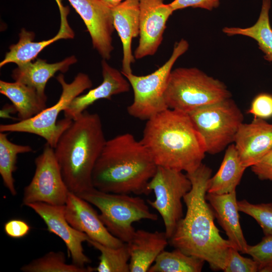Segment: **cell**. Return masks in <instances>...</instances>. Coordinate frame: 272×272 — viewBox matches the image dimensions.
Listing matches in <instances>:
<instances>
[{"instance_id": "cell-1", "label": "cell", "mask_w": 272, "mask_h": 272, "mask_svg": "<svg viewBox=\"0 0 272 272\" xmlns=\"http://www.w3.org/2000/svg\"><path fill=\"white\" fill-rule=\"evenodd\" d=\"M186 174L192 185L183 198L186 213L177 223L169 242L184 253L204 260L213 270H223L229 250L234 247L220 234L214 223V211L207 202L212 169L202 163L195 171Z\"/></svg>"}, {"instance_id": "cell-2", "label": "cell", "mask_w": 272, "mask_h": 272, "mask_svg": "<svg viewBox=\"0 0 272 272\" xmlns=\"http://www.w3.org/2000/svg\"><path fill=\"white\" fill-rule=\"evenodd\" d=\"M157 165L141 141L125 133L106 141L92 173L93 185L101 191L149 194L147 185Z\"/></svg>"}, {"instance_id": "cell-3", "label": "cell", "mask_w": 272, "mask_h": 272, "mask_svg": "<svg viewBox=\"0 0 272 272\" xmlns=\"http://www.w3.org/2000/svg\"><path fill=\"white\" fill-rule=\"evenodd\" d=\"M141 141L157 166L186 173L197 169L206 153L188 114L169 108L147 120Z\"/></svg>"}, {"instance_id": "cell-4", "label": "cell", "mask_w": 272, "mask_h": 272, "mask_svg": "<svg viewBox=\"0 0 272 272\" xmlns=\"http://www.w3.org/2000/svg\"><path fill=\"white\" fill-rule=\"evenodd\" d=\"M106 141L99 115L86 110L61 135L54 153L71 192L79 194L94 187L93 169Z\"/></svg>"}, {"instance_id": "cell-5", "label": "cell", "mask_w": 272, "mask_h": 272, "mask_svg": "<svg viewBox=\"0 0 272 272\" xmlns=\"http://www.w3.org/2000/svg\"><path fill=\"white\" fill-rule=\"evenodd\" d=\"M231 97L224 83L196 67L172 70L164 94L168 108L186 113Z\"/></svg>"}, {"instance_id": "cell-6", "label": "cell", "mask_w": 272, "mask_h": 272, "mask_svg": "<svg viewBox=\"0 0 272 272\" xmlns=\"http://www.w3.org/2000/svg\"><path fill=\"white\" fill-rule=\"evenodd\" d=\"M77 195L99 210L100 219L109 232L124 243L135 233L133 223L158 219L157 215L151 212L145 200L139 196L105 192L94 187Z\"/></svg>"}, {"instance_id": "cell-7", "label": "cell", "mask_w": 272, "mask_h": 272, "mask_svg": "<svg viewBox=\"0 0 272 272\" xmlns=\"http://www.w3.org/2000/svg\"><path fill=\"white\" fill-rule=\"evenodd\" d=\"M56 80L61 86L62 91L55 104L46 107L28 119L11 124H1L0 132L34 134L43 138L46 141V144L54 148L61 135L73 120L65 117L57 121L59 113L64 111L75 98L93 85L89 76L83 73L78 74L70 83L66 82L63 75L61 74L57 76Z\"/></svg>"}, {"instance_id": "cell-8", "label": "cell", "mask_w": 272, "mask_h": 272, "mask_svg": "<svg viewBox=\"0 0 272 272\" xmlns=\"http://www.w3.org/2000/svg\"><path fill=\"white\" fill-rule=\"evenodd\" d=\"M205 144L206 153L214 155L234 142L243 115L234 100L227 98L187 113Z\"/></svg>"}, {"instance_id": "cell-9", "label": "cell", "mask_w": 272, "mask_h": 272, "mask_svg": "<svg viewBox=\"0 0 272 272\" xmlns=\"http://www.w3.org/2000/svg\"><path fill=\"white\" fill-rule=\"evenodd\" d=\"M188 48V42L182 39L175 43L168 60L152 73L145 76H137L132 73L124 75L133 92V101L127 108L131 116L148 120L168 108L164 97L168 79L175 62Z\"/></svg>"}, {"instance_id": "cell-10", "label": "cell", "mask_w": 272, "mask_h": 272, "mask_svg": "<svg viewBox=\"0 0 272 272\" xmlns=\"http://www.w3.org/2000/svg\"><path fill=\"white\" fill-rule=\"evenodd\" d=\"M192 187L191 182L182 171L157 166L149 182L147 189L154 191L155 199L148 203L160 214L168 238L183 217L182 199Z\"/></svg>"}, {"instance_id": "cell-11", "label": "cell", "mask_w": 272, "mask_h": 272, "mask_svg": "<svg viewBox=\"0 0 272 272\" xmlns=\"http://www.w3.org/2000/svg\"><path fill=\"white\" fill-rule=\"evenodd\" d=\"M33 178L24 190L23 205L44 202L54 206L65 204L70 191L63 179L54 149L46 144L35 160Z\"/></svg>"}, {"instance_id": "cell-12", "label": "cell", "mask_w": 272, "mask_h": 272, "mask_svg": "<svg viewBox=\"0 0 272 272\" xmlns=\"http://www.w3.org/2000/svg\"><path fill=\"white\" fill-rule=\"evenodd\" d=\"M68 1L83 20L94 48L104 59H109L115 29L112 9L101 0Z\"/></svg>"}, {"instance_id": "cell-13", "label": "cell", "mask_w": 272, "mask_h": 272, "mask_svg": "<svg viewBox=\"0 0 272 272\" xmlns=\"http://www.w3.org/2000/svg\"><path fill=\"white\" fill-rule=\"evenodd\" d=\"M139 42L135 59L153 55L163 37L166 23L174 12L164 0H139Z\"/></svg>"}, {"instance_id": "cell-14", "label": "cell", "mask_w": 272, "mask_h": 272, "mask_svg": "<svg viewBox=\"0 0 272 272\" xmlns=\"http://www.w3.org/2000/svg\"><path fill=\"white\" fill-rule=\"evenodd\" d=\"M33 210L44 221L47 230L60 238L64 242L72 258V263L86 267L90 263L85 254L83 243L89 238L85 233L73 227L66 219L64 205L54 206L44 202H34L26 206Z\"/></svg>"}, {"instance_id": "cell-15", "label": "cell", "mask_w": 272, "mask_h": 272, "mask_svg": "<svg viewBox=\"0 0 272 272\" xmlns=\"http://www.w3.org/2000/svg\"><path fill=\"white\" fill-rule=\"evenodd\" d=\"M64 214L69 224L90 239L115 248L124 243L109 232L90 203L71 191L64 205Z\"/></svg>"}, {"instance_id": "cell-16", "label": "cell", "mask_w": 272, "mask_h": 272, "mask_svg": "<svg viewBox=\"0 0 272 272\" xmlns=\"http://www.w3.org/2000/svg\"><path fill=\"white\" fill-rule=\"evenodd\" d=\"M233 143L243 165L251 167L272 149V123L258 118L243 122Z\"/></svg>"}, {"instance_id": "cell-17", "label": "cell", "mask_w": 272, "mask_h": 272, "mask_svg": "<svg viewBox=\"0 0 272 272\" xmlns=\"http://www.w3.org/2000/svg\"><path fill=\"white\" fill-rule=\"evenodd\" d=\"M101 65V84L86 94L75 98L63 111L65 118L74 120L96 101L103 99L111 100L115 95L129 91L130 85L121 72L111 66L104 59Z\"/></svg>"}, {"instance_id": "cell-18", "label": "cell", "mask_w": 272, "mask_h": 272, "mask_svg": "<svg viewBox=\"0 0 272 272\" xmlns=\"http://www.w3.org/2000/svg\"><path fill=\"white\" fill-rule=\"evenodd\" d=\"M61 14V26L58 33L53 38L41 41H33L35 34L23 28L19 34L18 42L11 45L9 51L0 63V67L9 63L17 66L31 62L46 46L60 39L73 38L74 33L66 20L67 10L62 6L59 7Z\"/></svg>"}, {"instance_id": "cell-19", "label": "cell", "mask_w": 272, "mask_h": 272, "mask_svg": "<svg viewBox=\"0 0 272 272\" xmlns=\"http://www.w3.org/2000/svg\"><path fill=\"white\" fill-rule=\"evenodd\" d=\"M114 28L119 36L123 51L121 73H132L135 58L132 53L133 38L139 35V0H124L112 9Z\"/></svg>"}, {"instance_id": "cell-20", "label": "cell", "mask_w": 272, "mask_h": 272, "mask_svg": "<svg viewBox=\"0 0 272 272\" xmlns=\"http://www.w3.org/2000/svg\"><path fill=\"white\" fill-rule=\"evenodd\" d=\"M206 198L228 240L239 252L246 254L248 244L239 222L236 191L223 194L207 193Z\"/></svg>"}, {"instance_id": "cell-21", "label": "cell", "mask_w": 272, "mask_h": 272, "mask_svg": "<svg viewBox=\"0 0 272 272\" xmlns=\"http://www.w3.org/2000/svg\"><path fill=\"white\" fill-rule=\"evenodd\" d=\"M169 242L165 232L135 230L126 243L130 255L129 271H148Z\"/></svg>"}, {"instance_id": "cell-22", "label": "cell", "mask_w": 272, "mask_h": 272, "mask_svg": "<svg viewBox=\"0 0 272 272\" xmlns=\"http://www.w3.org/2000/svg\"><path fill=\"white\" fill-rule=\"evenodd\" d=\"M76 62L74 55L53 63L37 58L34 62L18 66L13 71L12 77L15 81L34 88L41 96L47 98L45 88L48 81L58 71L66 72L70 66Z\"/></svg>"}, {"instance_id": "cell-23", "label": "cell", "mask_w": 272, "mask_h": 272, "mask_svg": "<svg viewBox=\"0 0 272 272\" xmlns=\"http://www.w3.org/2000/svg\"><path fill=\"white\" fill-rule=\"evenodd\" d=\"M0 93L11 101L19 121L28 119L47 107V98L41 96L34 88L18 82L1 80Z\"/></svg>"}, {"instance_id": "cell-24", "label": "cell", "mask_w": 272, "mask_h": 272, "mask_svg": "<svg viewBox=\"0 0 272 272\" xmlns=\"http://www.w3.org/2000/svg\"><path fill=\"white\" fill-rule=\"evenodd\" d=\"M247 168L243 165L234 144L228 146L215 175L209 179L207 192L223 194L236 191Z\"/></svg>"}, {"instance_id": "cell-25", "label": "cell", "mask_w": 272, "mask_h": 272, "mask_svg": "<svg viewBox=\"0 0 272 272\" xmlns=\"http://www.w3.org/2000/svg\"><path fill=\"white\" fill-rule=\"evenodd\" d=\"M270 0H262L261 10L255 23L249 27H225L222 31L228 36L242 35L254 39L264 54V59L272 62V28L269 20Z\"/></svg>"}, {"instance_id": "cell-26", "label": "cell", "mask_w": 272, "mask_h": 272, "mask_svg": "<svg viewBox=\"0 0 272 272\" xmlns=\"http://www.w3.org/2000/svg\"><path fill=\"white\" fill-rule=\"evenodd\" d=\"M205 261L187 255L178 248L172 251H163L148 272H200Z\"/></svg>"}, {"instance_id": "cell-27", "label": "cell", "mask_w": 272, "mask_h": 272, "mask_svg": "<svg viewBox=\"0 0 272 272\" xmlns=\"http://www.w3.org/2000/svg\"><path fill=\"white\" fill-rule=\"evenodd\" d=\"M32 151L30 146L13 143L6 132H0V174L4 185L12 195L17 194L13 174L17 169V156Z\"/></svg>"}, {"instance_id": "cell-28", "label": "cell", "mask_w": 272, "mask_h": 272, "mask_svg": "<svg viewBox=\"0 0 272 272\" xmlns=\"http://www.w3.org/2000/svg\"><path fill=\"white\" fill-rule=\"evenodd\" d=\"M100 252L99 262L94 271L98 272H129L130 255L126 243L119 247H112L89 239L87 241Z\"/></svg>"}, {"instance_id": "cell-29", "label": "cell", "mask_w": 272, "mask_h": 272, "mask_svg": "<svg viewBox=\"0 0 272 272\" xmlns=\"http://www.w3.org/2000/svg\"><path fill=\"white\" fill-rule=\"evenodd\" d=\"M23 272H91L94 268L80 267L66 262L65 254L62 251H50L22 266Z\"/></svg>"}, {"instance_id": "cell-30", "label": "cell", "mask_w": 272, "mask_h": 272, "mask_svg": "<svg viewBox=\"0 0 272 272\" xmlns=\"http://www.w3.org/2000/svg\"><path fill=\"white\" fill-rule=\"evenodd\" d=\"M238 210L253 218L264 235H272V202L253 204L246 199L237 201Z\"/></svg>"}, {"instance_id": "cell-31", "label": "cell", "mask_w": 272, "mask_h": 272, "mask_svg": "<svg viewBox=\"0 0 272 272\" xmlns=\"http://www.w3.org/2000/svg\"><path fill=\"white\" fill-rule=\"evenodd\" d=\"M246 254L256 261L258 271L272 272V235H265L256 245H248Z\"/></svg>"}, {"instance_id": "cell-32", "label": "cell", "mask_w": 272, "mask_h": 272, "mask_svg": "<svg viewBox=\"0 0 272 272\" xmlns=\"http://www.w3.org/2000/svg\"><path fill=\"white\" fill-rule=\"evenodd\" d=\"M224 272H256L258 271V266L256 261L252 258H246L240 254L234 247H231Z\"/></svg>"}, {"instance_id": "cell-33", "label": "cell", "mask_w": 272, "mask_h": 272, "mask_svg": "<svg viewBox=\"0 0 272 272\" xmlns=\"http://www.w3.org/2000/svg\"><path fill=\"white\" fill-rule=\"evenodd\" d=\"M248 112L254 118L267 119L272 117V95L262 93L253 99Z\"/></svg>"}, {"instance_id": "cell-34", "label": "cell", "mask_w": 272, "mask_h": 272, "mask_svg": "<svg viewBox=\"0 0 272 272\" xmlns=\"http://www.w3.org/2000/svg\"><path fill=\"white\" fill-rule=\"evenodd\" d=\"M220 3V0H174L169 5L174 11L188 7L212 11L218 8Z\"/></svg>"}, {"instance_id": "cell-35", "label": "cell", "mask_w": 272, "mask_h": 272, "mask_svg": "<svg viewBox=\"0 0 272 272\" xmlns=\"http://www.w3.org/2000/svg\"><path fill=\"white\" fill-rule=\"evenodd\" d=\"M4 229L9 237L22 238L29 234L31 230L30 225L25 221L19 219H13L6 222Z\"/></svg>"}, {"instance_id": "cell-36", "label": "cell", "mask_w": 272, "mask_h": 272, "mask_svg": "<svg viewBox=\"0 0 272 272\" xmlns=\"http://www.w3.org/2000/svg\"><path fill=\"white\" fill-rule=\"evenodd\" d=\"M251 168L260 180L272 181V149Z\"/></svg>"}, {"instance_id": "cell-37", "label": "cell", "mask_w": 272, "mask_h": 272, "mask_svg": "<svg viewBox=\"0 0 272 272\" xmlns=\"http://www.w3.org/2000/svg\"><path fill=\"white\" fill-rule=\"evenodd\" d=\"M105 5H106L109 8L112 9L119 4H120L123 0H101Z\"/></svg>"}]
</instances>
